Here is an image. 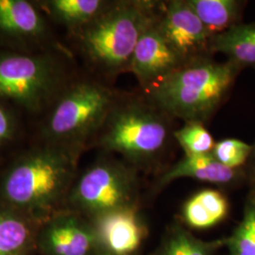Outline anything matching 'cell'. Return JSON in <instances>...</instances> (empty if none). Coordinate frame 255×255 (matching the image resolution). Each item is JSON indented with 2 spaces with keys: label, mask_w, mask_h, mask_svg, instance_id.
<instances>
[{
  "label": "cell",
  "mask_w": 255,
  "mask_h": 255,
  "mask_svg": "<svg viewBox=\"0 0 255 255\" xmlns=\"http://www.w3.org/2000/svg\"><path fill=\"white\" fill-rule=\"evenodd\" d=\"M94 255H111V254H109V253H107V252H105V251H102V250H99L96 254Z\"/></svg>",
  "instance_id": "obj_24"
},
{
  "label": "cell",
  "mask_w": 255,
  "mask_h": 255,
  "mask_svg": "<svg viewBox=\"0 0 255 255\" xmlns=\"http://www.w3.org/2000/svg\"><path fill=\"white\" fill-rule=\"evenodd\" d=\"M230 255H255V189H251L243 216L233 234L226 237Z\"/></svg>",
  "instance_id": "obj_21"
},
{
  "label": "cell",
  "mask_w": 255,
  "mask_h": 255,
  "mask_svg": "<svg viewBox=\"0 0 255 255\" xmlns=\"http://www.w3.org/2000/svg\"><path fill=\"white\" fill-rule=\"evenodd\" d=\"M31 121L8 101L0 100V166L29 141Z\"/></svg>",
  "instance_id": "obj_18"
},
{
  "label": "cell",
  "mask_w": 255,
  "mask_h": 255,
  "mask_svg": "<svg viewBox=\"0 0 255 255\" xmlns=\"http://www.w3.org/2000/svg\"><path fill=\"white\" fill-rule=\"evenodd\" d=\"M173 119L141 93L120 91L92 148L119 154L137 170L160 167L174 140Z\"/></svg>",
  "instance_id": "obj_4"
},
{
  "label": "cell",
  "mask_w": 255,
  "mask_h": 255,
  "mask_svg": "<svg viewBox=\"0 0 255 255\" xmlns=\"http://www.w3.org/2000/svg\"><path fill=\"white\" fill-rule=\"evenodd\" d=\"M113 0H34L51 25L70 35L98 18Z\"/></svg>",
  "instance_id": "obj_14"
},
{
  "label": "cell",
  "mask_w": 255,
  "mask_h": 255,
  "mask_svg": "<svg viewBox=\"0 0 255 255\" xmlns=\"http://www.w3.org/2000/svg\"><path fill=\"white\" fill-rule=\"evenodd\" d=\"M174 140L188 156L211 154L216 144L205 124L196 121L184 122L182 128L175 129Z\"/></svg>",
  "instance_id": "obj_22"
},
{
  "label": "cell",
  "mask_w": 255,
  "mask_h": 255,
  "mask_svg": "<svg viewBox=\"0 0 255 255\" xmlns=\"http://www.w3.org/2000/svg\"><path fill=\"white\" fill-rule=\"evenodd\" d=\"M159 25L184 63L213 57V35L186 0L164 1Z\"/></svg>",
  "instance_id": "obj_10"
},
{
  "label": "cell",
  "mask_w": 255,
  "mask_h": 255,
  "mask_svg": "<svg viewBox=\"0 0 255 255\" xmlns=\"http://www.w3.org/2000/svg\"><path fill=\"white\" fill-rule=\"evenodd\" d=\"M120 90L81 68L45 114L31 123L28 143L82 156L91 149Z\"/></svg>",
  "instance_id": "obj_3"
},
{
  "label": "cell",
  "mask_w": 255,
  "mask_h": 255,
  "mask_svg": "<svg viewBox=\"0 0 255 255\" xmlns=\"http://www.w3.org/2000/svg\"><path fill=\"white\" fill-rule=\"evenodd\" d=\"M252 152L253 145L236 138H225L216 142L211 154L224 166L239 169L251 160Z\"/></svg>",
  "instance_id": "obj_23"
},
{
  "label": "cell",
  "mask_w": 255,
  "mask_h": 255,
  "mask_svg": "<svg viewBox=\"0 0 255 255\" xmlns=\"http://www.w3.org/2000/svg\"><path fill=\"white\" fill-rule=\"evenodd\" d=\"M91 222L100 249L113 255H136L148 232L139 207L112 212Z\"/></svg>",
  "instance_id": "obj_12"
},
{
  "label": "cell",
  "mask_w": 255,
  "mask_h": 255,
  "mask_svg": "<svg viewBox=\"0 0 255 255\" xmlns=\"http://www.w3.org/2000/svg\"><path fill=\"white\" fill-rule=\"evenodd\" d=\"M140 181L135 167L115 155L100 156L77 177L64 209L93 220L119 210L139 207Z\"/></svg>",
  "instance_id": "obj_7"
},
{
  "label": "cell",
  "mask_w": 255,
  "mask_h": 255,
  "mask_svg": "<svg viewBox=\"0 0 255 255\" xmlns=\"http://www.w3.org/2000/svg\"><path fill=\"white\" fill-rule=\"evenodd\" d=\"M213 53H222L242 69L255 65V23H240L213 37Z\"/></svg>",
  "instance_id": "obj_17"
},
{
  "label": "cell",
  "mask_w": 255,
  "mask_h": 255,
  "mask_svg": "<svg viewBox=\"0 0 255 255\" xmlns=\"http://www.w3.org/2000/svg\"><path fill=\"white\" fill-rule=\"evenodd\" d=\"M243 69L205 57L185 63L164 82L143 94L172 119L205 124L228 98Z\"/></svg>",
  "instance_id": "obj_5"
},
{
  "label": "cell",
  "mask_w": 255,
  "mask_h": 255,
  "mask_svg": "<svg viewBox=\"0 0 255 255\" xmlns=\"http://www.w3.org/2000/svg\"><path fill=\"white\" fill-rule=\"evenodd\" d=\"M226 245V238L205 241L195 237L181 221L169 225L152 255H217Z\"/></svg>",
  "instance_id": "obj_19"
},
{
  "label": "cell",
  "mask_w": 255,
  "mask_h": 255,
  "mask_svg": "<svg viewBox=\"0 0 255 255\" xmlns=\"http://www.w3.org/2000/svg\"><path fill=\"white\" fill-rule=\"evenodd\" d=\"M184 178L230 187L248 180V172L244 168L233 169L224 166L212 154L184 155L157 177L153 186L155 192L162 190L176 180Z\"/></svg>",
  "instance_id": "obj_13"
},
{
  "label": "cell",
  "mask_w": 255,
  "mask_h": 255,
  "mask_svg": "<svg viewBox=\"0 0 255 255\" xmlns=\"http://www.w3.org/2000/svg\"><path fill=\"white\" fill-rule=\"evenodd\" d=\"M164 1L113 0L98 18L67 36L69 48L85 71L114 83L129 72L141 35L159 18Z\"/></svg>",
  "instance_id": "obj_2"
},
{
  "label": "cell",
  "mask_w": 255,
  "mask_h": 255,
  "mask_svg": "<svg viewBox=\"0 0 255 255\" xmlns=\"http://www.w3.org/2000/svg\"><path fill=\"white\" fill-rule=\"evenodd\" d=\"M0 49L31 54L70 48L34 0H0Z\"/></svg>",
  "instance_id": "obj_8"
},
{
  "label": "cell",
  "mask_w": 255,
  "mask_h": 255,
  "mask_svg": "<svg viewBox=\"0 0 255 255\" xmlns=\"http://www.w3.org/2000/svg\"><path fill=\"white\" fill-rule=\"evenodd\" d=\"M230 203L223 192L205 188L196 192L182 204L181 222L188 229L213 228L228 217Z\"/></svg>",
  "instance_id": "obj_15"
},
{
  "label": "cell",
  "mask_w": 255,
  "mask_h": 255,
  "mask_svg": "<svg viewBox=\"0 0 255 255\" xmlns=\"http://www.w3.org/2000/svg\"><path fill=\"white\" fill-rule=\"evenodd\" d=\"M41 223L0 206V255H28Z\"/></svg>",
  "instance_id": "obj_16"
},
{
  "label": "cell",
  "mask_w": 255,
  "mask_h": 255,
  "mask_svg": "<svg viewBox=\"0 0 255 255\" xmlns=\"http://www.w3.org/2000/svg\"><path fill=\"white\" fill-rule=\"evenodd\" d=\"M35 248L42 255H94L100 250L91 220L65 209L40 224Z\"/></svg>",
  "instance_id": "obj_9"
},
{
  "label": "cell",
  "mask_w": 255,
  "mask_h": 255,
  "mask_svg": "<svg viewBox=\"0 0 255 255\" xmlns=\"http://www.w3.org/2000/svg\"><path fill=\"white\" fill-rule=\"evenodd\" d=\"M80 69L71 49L31 54L0 49V100L16 106L32 123Z\"/></svg>",
  "instance_id": "obj_6"
},
{
  "label": "cell",
  "mask_w": 255,
  "mask_h": 255,
  "mask_svg": "<svg viewBox=\"0 0 255 255\" xmlns=\"http://www.w3.org/2000/svg\"><path fill=\"white\" fill-rule=\"evenodd\" d=\"M80 156L28 143L0 166V206L42 223L64 210Z\"/></svg>",
  "instance_id": "obj_1"
},
{
  "label": "cell",
  "mask_w": 255,
  "mask_h": 255,
  "mask_svg": "<svg viewBox=\"0 0 255 255\" xmlns=\"http://www.w3.org/2000/svg\"><path fill=\"white\" fill-rule=\"evenodd\" d=\"M159 19L160 16L140 37L129 66L128 73L134 75L143 94L164 82L185 64L164 36Z\"/></svg>",
  "instance_id": "obj_11"
},
{
  "label": "cell",
  "mask_w": 255,
  "mask_h": 255,
  "mask_svg": "<svg viewBox=\"0 0 255 255\" xmlns=\"http://www.w3.org/2000/svg\"><path fill=\"white\" fill-rule=\"evenodd\" d=\"M186 1L213 36L242 23L247 3L238 0Z\"/></svg>",
  "instance_id": "obj_20"
}]
</instances>
